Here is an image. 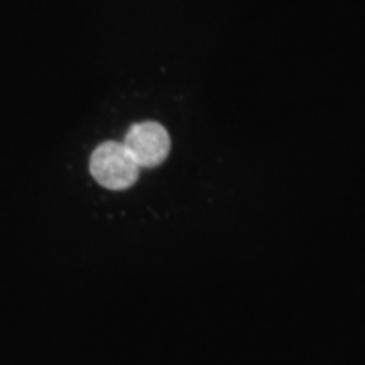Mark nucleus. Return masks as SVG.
I'll return each instance as SVG.
<instances>
[{
	"label": "nucleus",
	"instance_id": "f257e3e1",
	"mask_svg": "<svg viewBox=\"0 0 365 365\" xmlns=\"http://www.w3.org/2000/svg\"><path fill=\"white\" fill-rule=\"evenodd\" d=\"M90 173L93 180L107 190H127L139 180L140 166L130 156L124 143L100 144L90 159Z\"/></svg>",
	"mask_w": 365,
	"mask_h": 365
},
{
	"label": "nucleus",
	"instance_id": "f03ea898",
	"mask_svg": "<svg viewBox=\"0 0 365 365\" xmlns=\"http://www.w3.org/2000/svg\"><path fill=\"white\" fill-rule=\"evenodd\" d=\"M124 145L140 168H156L166 161L171 150V139L161 124L148 120L130 127Z\"/></svg>",
	"mask_w": 365,
	"mask_h": 365
}]
</instances>
